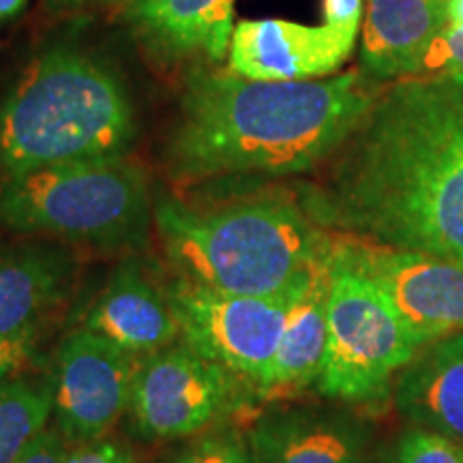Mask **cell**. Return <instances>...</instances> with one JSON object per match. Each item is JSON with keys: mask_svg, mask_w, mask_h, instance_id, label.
<instances>
[{"mask_svg": "<svg viewBox=\"0 0 463 463\" xmlns=\"http://www.w3.org/2000/svg\"><path fill=\"white\" fill-rule=\"evenodd\" d=\"M300 200L341 236L463 262V73L382 89Z\"/></svg>", "mask_w": 463, "mask_h": 463, "instance_id": "obj_1", "label": "cell"}, {"mask_svg": "<svg viewBox=\"0 0 463 463\" xmlns=\"http://www.w3.org/2000/svg\"><path fill=\"white\" fill-rule=\"evenodd\" d=\"M382 89L363 69L305 82L194 69L164 148L167 174L191 184L309 172L345 142Z\"/></svg>", "mask_w": 463, "mask_h": 463, "instance_id": "obj_2", "label": "cell"}, {"mask_svg": "<svg viewBox=\"0 0 463 463\" xmlns=\"http://www.w3.org/2000/svg\"><path fill=\"white\" fill-rule=\"evenodd\" d=\"M155 234L174 277L242 297L286 292L335 242L286 189L204 206L159 195Z\"/></svg>", "mask_w": 463, "mask_h": 463, "instance_id": "obj_3", "label": "cell"}, {"mask_svg": "<svg viewBox=\"0 0 463 463\" xmlns=\"http://www.w3.org/2000/svg\"><path fill=\"white\" fill-rule=\"evenodd\" d=\"M137 114L123 75L90 52L56 45L0 103L3 174L127 157Z\"/></svg>", "mask_w": 463, "mask_h": 463, "instance_id": "obj_4", "label": "cell"}, {"mask_svg": "<svg viewBox=\"0 0 463 463\" xmlns=\"http://www.w3.org/2000/svg\"><path fill=\"white\" fill-rule=\"evenodd\" d=\"M0 228L101 253H136L155 228L148 176L129 157L3 174Z\"/></svg>", "mask_w": 463, "mask_h": 463, "instance_id": "obj_5", "label": "cell"}, {"mask_svg": "<svg viewBox=\"0 0 463 463\" xmlns=\"http://www.w3.org/2000/svg\"><path fill=\"white\" fill-rule=\"evenodd\" d=\"M419 350L384 294L333 249L328 344L317 391L341 403L380 402Z\"/></svg>", "mask_w": 463, "mask_h": 463, "instance_id": "obj_6", "label": "cell"}, {"mask_svg": "<svg viewBox=\"0 0 463 463\" xmlns=\"http://www.w3.org/2000/svg\"><path fill=\"white\" fill-rule=\"evenodd\" d=\"M253 399L256 386L183 341L137 361L129 416L144 439H189L230 422Z\"/></svg>", "mask_w": 463, "mask_h": 463, "instance_id": "obj_7", "label": "cell"}, {"mask_svg": "<svg viewBox=\"0 0 463 463\" xmlns=\"http://www.w3.org/2000/svg\"><path fill=\"white\" fill-rule=\"evenodd\" d=\"M307 273L286 292L273 297L217 292L174 277L167 294L181 328V341L258 391L273 364Z\"/></svg>", "mask_w": 463, "mask_h": 463, "instance_id": "obj_8", "label": "cell"}, {"mask_svg": "<svg viewBox=\"0 0 463 463\" xmlns=\"http://www.w3.org/2000/svg\"><path fill=\"white\" fill-rule=\"evenodd\" d=\"M335 256L384 294L420 347L463 331V262L350 236Z\"/></svg>", "mask_w": 463, "mask_h": 463, "instance_id": "obj_9", "label": "cell"}, {"mask_svg": "<svg viewBox=\"0 0 463 463\" xmlns=\"http://www.w3.org/2000/svg\"><path fill=\"white\" fill-rule=\"evenodd\" d=\"M137 361L89 328L69 333L52 358V427L69 444L109 436L129 412Z\"/></svg>", "mask_w": 463, "mask_h": 463, "instance_id": "obj_10", "label": "cell"}, {"mask_svg": "<svg viewBox=\"0 0 463 463\" xmlns=\"http://www.w3.org/2000/svg\"><path fill=\"white\" fill-rule=\"evenodd\" d=\"M358 28L242 20L234 26L228 69L260 82H305L331 75L350 58Z\"/></svg>", "mask_w": 463, "mask_h": 463, "instance_id": "obj_11", "label": "cell"}, {"mask_svg": "<svg viewBox=\"0 0 463 463\" xmlns=\"http://www.w3.org/2000/svg\"><path fill=\"white\" fill-rule=\"evenodd\" d=\"M82 326L136 358L181 341L167 286H161L136 256L116 266Z\"/></svg>", "mask_w": 463, "mask_h": 463, "instance_id": "obj_12", "label": "cell"}, {"mask_svg": "<svg viewBox=\"0 0 463 463\" xmlns=\"http://www.w3.org/2000/svg\"><path fill=\"white\" fill-rule=\"evenodd\" d=\"M256 463H364L369 427L335 408H281L249 427Z\"/></svg>", "mask_w": 463, "mask_h": 463, "instance_id": "obj_13", "label": "cell"}, {"mask_svg": "<svg viewBox=\"0 0 463 463\" xmlns=\"http://www.w3.org/2000/svg\"><path fill=\"white\" fill-rule=\"evenodd\" d=\"M78 281V262L62 242L0 247V335L43 328L67 303Z\"/></svg>", "mask_w": 463, "mask_h": 463, "instance_id": "obj_14", "label": "cell"}, {"mask_svg": "<svg viewBox=\"0 0 463 463\" xmlns=\"http://www.w3.org/2000/svg\"><path fill=\"white\" fill-rule=\"evenodd\" d=\"M236 0H136L127 20L150 54L178 62L223 61L234 33Z\"/></svg>", "mask_w": 463, "mask_h": 463, "instance_id": "obj_15", "label": "cell"}, {"mask_svg": "<svg viewBox=\"0 0 463 463\" xmlns=\"http://www.w3.org/2000/svg\"><path fill=\"white\" fill-rule=\"evenodd\" d=\"M447 26V0H367L363 71L380 84L422 75L427 52Z\"/></svg>", "mask_w": 463, "mask_h": 463, "instance_id": "obj_16", "label": "cell"}, {"mask_svg": "<svg viewBox=\"0 0 463 463\" xmlns=\"http://www.w3.org/2000/svg\"><path fill=\"white\" fill-rule=\"evenodd\" d=\"M395 403L414 427L463 447V331L420 347L399 373Z\"/></svg>", "mask_w": 463, "mask_h": 463, "instance_id": "obj_17", "label": "cell"}, {"mask_svg": "<svg viewBox=\"0 0 463 463\" xmlns=\"http://www.w3.org/2000/svg\"><path fill=\"white\" fill-rule=\"evenodd\" d=\"M328 292L331 253L311 266L300 286L273 364L258 389L260 399L288 395L317 384L328 344Z\"/></svg>", "mask_w": 463, "mask_h": 463, "instance_id": "obj_18", "label": "cell"}, {"mask_svg": "<svg viewBox=\"0 0 463 463\" xmlns=\"http://www.w3.org/2000/svg\"><path fill=\"white\" fill-rule=\"evenodd\" d=\"M52 384L15 375L0 382V463H17L50 427Z\"/></svg>", "mask_w": 463, "mask_h": 463, "instance_id": "obj_19", "label": "cell"}, {"mask_svg": "<svg viewBox=\"0 0 463 463\" xmlns=\"http://www.w3.org/2000/svg\"><path fill=\"white\" fill-rule=\"evenodd\" d=\"M164 463H256L247 433L223 422L200 436L189 438L183 449Z\"/></svg>", "mask_w": 463, "mask_h": 463, "instance_id": "obj_20", "label": "cell"}, {"mask_svg": "<svg viewBox=\"0 0 463 463\" xmlns=\"http://www.w3.org/2000/svg\"><path fill=\"white\" fill-rule=\"evenodd\" d=\"M392 463H463V447L436 431L408 430L397 439Z\"/></svg>", "mask_w": 463, "mask_h": 463, "instance_id": "obj_21", "label": "cell"}, {"mask_svg": "<svg viewBox=\"0 0 463 463\" xmlns=\"http://www.w3.org/2000/svg\"><path fill=\"white\" fill-rule=\"evenodd\" d=\"M43 328L15 335H0V382L22 375V372L39 356Z\"/></svg>", "mask_w": 463, "mask_h": 463, "instance_id": "obj_22", "label": "cell"}, {"mask_svg": "<svg viewBox=\"0 0 463 463\" xmlns=\"http://www.w3.org/2000/svg\"><path fill=\"white\" fill-rule=\"evenodd\" d=\"M65 463H140V459L123 439L106 436L92 442L69 444Z\"/></svg>", "mask_w": 463, "mask_h": 463, "instance_id": "obj_23", "label": "cell"}, {"mask_svg": "<svg viewBox=\"0 0 463 463\" xmlns=\"http://www.w3.org/2000/svg\"><path fill=\"white\" fill-rule=\"evenodd\" d=\"M463 73V31L447 26L427 52L422 75Z\"/></svg>", "mask_w": 463, "mask_h": 463, "instance_id": "obj_24", "label": "cell"}, {"mask_svg": "<svg viewBox=\"0 0 463 463\" xmlns=\"http://www.w3.org/2000/svg\"><path fill=\"white\" fill-rule=\"evenodd\" d=\"M69 442L54 427H48L42 436L31 444L17 463H65Z\"/></svg>", "mask_w": 463, "mask_h": 463, "instance_id": "obj_25", "label": "cell"}, {"mask_svg": "<svg viewBox=\"0 0 463 463\" xmlns=\"http://www.w3.org/2000/svg\"><path fill=\"white\" fill-rule=\"evenodd\" d=\"M324 24L361 28L363 0H322Z\"/></svg>", "mask_w": 463, "mask_h": 463, "instance_id": "obj_26", "label": "cell"}, {"mask_svg": "<svg viewBox=\"0 0 463 463\" xmlns=\"http://www.w3.org/2000/svg\"><path fill=\"white\" fill-rule=\"evenodd\" d=\"M449 26L463 31V0H447Z\"/></svg>", "mask_w": 463, "mask_h": 463, "instance_id": "obj_27", "label": "cell"}, {"mask_svg": "<svg viewBox=\"0 0 463 463\" xmlns=\"http://www.w3.org/2000/svg\"><path fill=\"white\" fill-rule=\"evenodd\" d=\"M28 0H0V20H14L22 14Z\"/></svg>", "mask_w": 463, "mask_h": 463, "instance_id": "obj_28", "label": "cell"}, {"mask_svg": "<svg viewBox=\"0 0 463 463\" xmlns=\"http://www.w3.org/2000/svg\"><path fill=\"white\" fill-rule=\"evenodd\" d=\"M52 3L56 5L58 9H84L89 7V5L97 3V0H52Z\"/></svg>", "mask_w": 463, "mask_h": 463, "instance_id": "obj_29", "label": "cell"}, {"mask_svg": "<svg viewBox=\"0 0 463 463\" xmlns=\"http://www.w3.org/2000/svg\"><path fill=\"white\" fill-rule=\"evenodd\" d=\"M109 3H112V5H118V7L127 9V7H129V5L136 3V0H109Z\"/></svg>", "mask_w": 463, "mask_h": 463, "instance_id": "obj_30", "label": "cell"}, {"mask_svg": "<svg viewBox=\"0 0 463 463\" xmlns=\"http://www.w3.org/2000/svg\"><path fill=\"white\" fill-rule=\"evenodd\" d=\"M378 463H392L391 459H386V461H378Z\"/></svg>", "mask_w": 463, "mask_h": 463, "instance_id": "obj_31", "label": "cell"}]
</instances>
